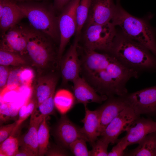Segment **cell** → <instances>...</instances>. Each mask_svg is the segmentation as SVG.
Wrapping results in <instances>:
<instances>
[{"instance_id":"7c38bea8","label":"cell","mask_w":156,"mask_h":156,"mask_svg":"<svg viewBox=\"0 0 156 156\" xmlns=\"http://www.w3.org/2000/svg\"><path fill=\"white\" fill-rule=\"evenodd\" d=\"M0 50L12 52L22 56L27 54V40L23 26L16 25L1 35Z\"/></svg>"},{"instance_id":"d6a6232c","label":"cell","mask_w":156,"mask_h":156,"mask_svg":"<svg viewBox=\"0 0 156 156\" xmlns=\"http://www.w3.org/2000/svg\"><path fill=\"white\" fill-rule=\"evenodd\" d=\"M17 124L16 120L12 123L0 126V143L8 138L13 133L16 127Z\"/></svg>"},{"instance_id":"30bf717a","label":"cell","mask_w":156,"mask_h":156,"mask_svg":"<svg viewBox=\"0 0 156 156\" xmlns=\"http://www.w3.org/2000/svg\"><path fill=\"white\" fill-rule=\"evenodd\" d=\"M79 38L75 37L73 43L60 62L59 65L64 84L72 82L79 77L81 62L78 50Z\"/></svg>"},{"instance_id":"4dcf8cb0","label":"cell","mask_w":156,"mask_h":156,"mask_svg":"<svg viewBox=\"0 0 156 156\" xmlns=\"http://www.w3.org/2000/svg\"><path fill=\"white\" fill-rule=\"evenodd\" d=\"M55 93L46 100L40 104L37 107V109L39 114L43 117L52 114L55 107L54 97Z\"/></svg>"},{"instance_id":"ffe728a7","label":"cell","mask_w":156,"mask_h":156,"mask_svg":"<svg viewBox=\"0 0 156 156\" xmlns=\"http://www.w3.org/2000/svg\"><path fill=\"white\" fill-rule=\"evenodd\" d=\"M85 108V115L81 120L83 123L81 131L87 142L92 144L100 136L99 133L100 120L98 109L92 111Z\"/></svg>"},{"instance_id":"44dd1931","label":"cell","mask_w":156,"mask_h":156,"mask_svg":"<svg viewBox=\"0 0 156 156\" xmlns=\"http://www.w3.org/2000/svg\"><path fill=\"white\" fill-rule=\"evenodd\" d=\"M138 144L137 147L130 151L125 155L156 156V131L146 135Z\"/></svg>"},{"instance_id":"5b68a950","label":"cell","mask_w":156,"mask_h":156,"mask_svg":"<svg viewBox=\"0 0 156 156\" xmlns=\"http://www.w3.org/2000/svg\"><path fill=\"white\" fill-rule=\"evenodd\" d=\"M17 4L31 27L47 34L54 41L60 40L58 18L55 15L53 6L23 2Z\"/></svg>"},{"instance_id":"ba28073f","label":"cell","mask_w":156,"mask_h":156,"mask_svg":"<svg viewBox=\"0 0 156 156\" xmlns=\"http://www.w3.org/2000/svg\"><path fill=\"white\" fill-rule=\"evenodd\" d=\"M125 96L138 116L156 112V86L127 93Z\"/></svg>"},{"instance_id":"f1b7e54d","label":"cell","mask_w":156,"mask_h":156,"mask_svg":"<svg viewBox=\"0 0 156 156\" xmlns=\"http://www.w3.org/2000/svg\"><path fill=\"white\" fill-rule=\"evenodd\" d=\"M87 141L83 139L77 140L70 144L69 149L76 156H90L86 144Z\"/></svg>"},{"instance_id":"836d02e7","label":"cell","mask_w":156,"mask_h":156,"mask_svg":"<svg viewBox=\"0 0 156 156\" xmlns=\"http://www.w3.org/2000/svg\"><path fill=\"white\" fill-rule=\"evenodd\" d=\"M8 66H0V90L1 92L5 87L11 70Z\"/></svg>"},{"instance_id":"3957f363","label":"cell","mask_w":156,"mask_h":156,"mask_svg":"<svg viewBox=\"0 0 156 156\" xmlns=\"http://www.w3.org/2000/svg\"><path fill=\"white\" fill-rule=\"evenodd\" d=\"M120 0H116L111 22L115 26L119 27L123 34L143 45L156 56V28L148 20L128 13L121 6Z\"/></svg>"},{"instance_id":"4fadbf2b","label":"cell","mask_w":156,"mask_h":156,"mask_svg":"<svg viewBox=\"0 0 156 156\" xmlns=\"http://www.w3.org/2000/svg\"><path fill=\"white\" fill-rule=\"evenodd\" d=\"M125 95L113 96L109 99L97 109L99 120L100 136L108 125L124 109L129 106Z\"/></svg>"},{"instance_id":"f546056e","label":"cell","mask_w":156,"mask_h":156,"mask_svg":"<svg viewBox=\"0 0 156 156\" xmlns=\"http://www.w3.org/2000/svg\"><path fill=\"white\" fill-rule=\"evenodd\" d=\"M109 144L101 138L97 140L91 144L92 148L89 151L90 156H108Z\"/></svg>"},{"instance_id":"8d00e7d4","label":"cell","mask_w":156,"mask_h":156,"mask_svg":"<svg viewBox=\"0 0 156 156\" xmlns=\"http://www.w3.org/2000/svg\"><path fill=\"white\" fill-rule=\"evenodd\" d=\"M71 0H53V7L54 9L62 10Z\"/></svg>"},{"instance_id":"1f68e13d","label":"cell","mask_w":156,"mask_h":156,"mask_svg":"<svg viewBox=\"0 0 156 156\" xmlns=\"http://www.w3.org/2000/svg\"><path fill=\"white\" fill-rule=\"evenodd\" d=\"M19 76L22 87H31L34 77L33 70L27 68H21Z\"/></svg>"},{"instance_id":"5bb4252c","label":"cell","mask_w":156,"mask_h":156,"mask_svg":"<svg viewBox=\"0 0 156 156\" xmlns=\"http://www.w3.org/2000/svg\"><path fill=\"white\" fill-rule=\"evenodd\" d=\"M31 115L28 128L18 140L19 150L27 152L31 156H38V131L44 117L36 108Z\"/></svg>"},{"instance_id":"277c9868","label":"cell","mask_w":156,"mask_h":156,"mask_svg":"<svg viewBox=\"0 0 156 156\" xmlns=\"http://www.w3.org/2000/svg\"><path fill=\"white\" fill-rule=\"evenodd\" d=\"M23 26L27 54L38 72L42 73L50 68L56 60L58 62V52L55 50L53 40L49 36L31 26Z\"/></svg>"},{"instance_id":"484cf974","label":"cell","mask_w":156,"mask_h":156,"mask_svg":"<svg viewBox=\"0 0 156 156\" xmlns=\"http://www.w3.org/2000/svg\"><path fill=\"white\" fill-rule=\"evenodd\" d=\"M18 140L12 135L0 143V156H15L19 150Z\"/></svg>"},{"instance_id":"cb8c5ba5","label":"cell","mask_w":156,"mask_h":156,"mask_svg":"<svg viewBox=\"0 0 156 156\" xmlns=\"http://www.w3.org/2000/svg\"><path fill=\"white\" fill-rule=\"evenodd\" d=\"M43 119L40 123L38 131V156L45 155L48 149L49 144V131L46 118Z\"/></svg>"},{"instance_id":"83f0119b","label":"cell","mask_w":156,"mask_h":156,"mask_svg":"<svg viewBox=\"0 0 156 156\" xmlns=\"http://www.w3.org/2000/svg\"><path fill=\"white\" fill-rule=\"evenodd\" d=\"M0 122L10 120L18 116L19 108L14 106L12 102H0Z\"/></svg>"},{"instance_id":"e0dca14e","label":"cell","mask_w":156,"mask_h":156,"mask_svg":"<svg viewBox=\"0 0 156 156\" xmlns=\"http://www.w3.org/2000/svg\"><path fill=\"white\" fill-rule=\"evenodd\" d=\"M55 135L62 146L65 148H69L70 144L78 139H83L87 142L81 128L75 125L66 115L62 116L59 121L55 129Z\"/></svg>"},{"instance_id":"7a4b0ae2","label":"cell","mask_w":156,"mask_h":156,"mask_svg":"<svg viewBox=\"0 0 156 156\" xmlns=\"http://www.w3.org/2000/svg\"><path fill=\"white\" fill-rule=\"evenodd\" d=\"M109 53L124 66L139 73L156 71V56L143 45L122 33H117Z\"/></svg>"},{"instance_id":"8fae6325","label":"cell","mask_w":156,"mask_h":156,"mask_svg":"<svg viewBox=\"0 0 156 156\" xmlns=\"http://www.w3.org/2000/svg\"><path fill=\"white\" fill-rule=\"evenodd\" d=\"M126 131L125 136L118 141L125 150L130 145L138 144L148 134L156 132V121L139 117L132 122Z\"/></svg>"},{"instance_id":"d590c367","label":"cell","mask_w":156,"mask_h":156,"mask_svg":"<svg viewBox=\"0 0 156 156\" xmlns=\"http://www.w3.org/2000/svg\"><path fill=\"white\" fill-rule=\"evenodd\" d=\"M123 146L119 141L117 144L113 146L110 152H108V156H122L125 155V153Z\"/></svg>"},{"instance_id":"4316f807","label":"cell","mask_w":156,"mask_h":156,"mask_svg":"<svg viewBox=\"0 0 156 156\" xmlns=\"http://www.w3.org/2000/svg\"><path fill=\"white\" fill-rule=\"evenodd\" d=\"M36 107L35 101L31 94L24 104L19 108L18 118L16 120L17 125L14 131V133L22 123L31 114Z\"/></svg>"},{"instance_id":"9c48e42d","label":"cell","mask_w":156,"mask_h":156,"mask_svg":"<svg viewBox=\"0 0 156 156\" xmlns=\"http://www.w3.org/2000/svg\"><path fill=\"white\" fill-rule=\"evenodd\" d=\"M139 116L130 106L122 111L108 125L101 135V138L109 144L117 142L119 135Z\"/></svg>"},{"instance_id":"8992f818","label":"cell","mask_w":156,"mask_h":156,"mask_svg":"<svg viewBox=\"0 0 156 156\" xmlns=\"http://www.w3.org/2000/svg\"><path fill=\"white\" fill-rule=\"evenodd\" d=\"M86 27L83 47L88 50L110 53L117 33L112 23L92 24Z\"/></svg>"},{"instance_id":"ac0fdd59","label":"cell","mask_w":156,"mask_h":156,"mask_svg":"<svg viewBox=\"0 0 156 156\" xmlns=\"http://www.w3.org/2000/svg\"><path fill=\"white\" fill-rule=\"evenodd\" d=\"M73 89L76 102L86 107L90 103H101L107 97L99 94L95 89L83 77L80 76L73 82Z\"/></svg>"},{"instance_id":"6da1fadb","label":"cell","mask_w":156,"mask_h":156,"mask_svg":"<svg viewBox=\"0 0 156 156\" xmlns=\"http://www.w3.org/2000/svg\"><path fill=\"white\" fill-rule=\"evenodd\" d=\"M82 73L97 92L109 97L127 94V83L139 73L124 66L109 53H98Z\"/></svg>"},{"instance_id":"9a60e30c","label":"cell","mask_w":156,"mask_h":156,"mask_svg":"<svg viewBox=\"0 0 156 156\" xmlns=\"http://www.w3.org/2000/svg\"><path fill=\"white\" fill-rule=\"evenodd\" d=\"M116 8L114 0H91L86 27L110 22Z\"/></svg>"},{"instance_id":"d4e9b609","label":"cell","mask_w":156,"mask_h":156,"mask_svg":"<svg viewBox=\"0 0 156 156\" xmlns=\"http://www.w3.org/2000/svg\"><path fill=\"white\" fill-rule=\"evenodd\" d=\"M26 64L23 56L15 53L0 50V65L19 66Z\"/></svg>"},{"instance_id":"603a6c76","label":"cell","mask_w":156,"mask_h":156,"mask_svg":"<svg viewBox=\"0 0 156 156\" xmlns=\"http://www.w3.org/2000/svg\"><path fill=\"white\" fill-rule=\"evenodd\" d=\"M91 0H80L76 11L77 29L75 37H80L88 16Z\"/></svg>"},{"instance_id":"52a82bcc","label":"cell","mask_w":156,"mask_h":156,"mask_svg":"<svg viewBox=\"0 0 156 156\" xmlns=\"http://www.w3.org/2000/svg\"><path fill=\"white\" fill-rule=\"evenodd\" d=\"M80 0H71L62 10L58 17L60 33L57 59L59 64L66 47L77 29L76 11Z\"/></svg>"},{"instance_id":"2e32d148","label":"cell","mask_w":156,"mask_h":156,"mask_svg":"<svg viewBox=\"0 0 156 156\" xmlns=\"http://www.w3.org/2000/svg\"><path fill=\"white\" fill-rule=\"evenodd\" d=\"M40 74L35 80L31 95L34 99L36 108L53 93L58 80L57 75L54 73Z\"/></svg>"},{"instance_id":"7402d4cb","label":"cell","mask_w":156,"mask_h":156,"mask_svg":"<svg viewBox=\"0 0 156 156\" xmlns=\"http://www.w3.org/2000/svg\"><path fill=\"white\" fill-rule=\"evenodd\" d=\"M54 100L55 107L63 115L69 111L76 102L73 94L65 89L58 90L54 94Z\"/></svg>"},{"instance_id":"d6986e66","label":"cell","mask_w":156,"mask_h":156,"mask_svg":"<svg viewBox=\"0 0 156 156\" xmlns=\"http://www.w3.org/2000/svg\"><path fill=\"white\" fill-rule=\"evenodd\" d=\"M0 1L3 5V14L0 18V27L2 35L25 17L17 3L14 0H0Z\"/></svg>"},{"instance_id":"e575fe53","label":"cell","mask_w":156,"mask_h":156,"mask_svg":"<svg viewBox=\"0 0 156 156\" xmlns=\"http://www.w3.org/2000/svg\"><path fill=\"white\" fill-rule=\"evenodd\" d=\"M45 155L48 156H64L69 155V154L64 148L55 146L50 148H48Z\"/></svg>"},{"instance_id":"74e56055","label":"cell","mask_w":156,"mask_h":156,"mask_svg":"<svg viewBox=\"0 0 156 156\" xmlns=\"http://www.w3.org/2000/svg\"><path fill=\"white\" fill-rule=\"evenodd\" d=\"M15 1H16V2L17 1L19 2H23L24 1L26 0H14Z\"/></svg>"}]
</instances>
